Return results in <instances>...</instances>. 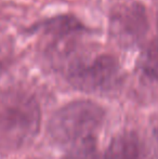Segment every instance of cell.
I'll return each mask as SVG.
<instances>
[{"instance_id":"cell-3","label":"cell","mask_w":158,"mask_h":159,"mask_svg":"<svg viewBox=\"0 0 158 159\" xmlns=\"http://www.w3.org/2000/svg\"><path fill=\"white\" fill-rule=\"evenodd\" d=\"M70 84L84 92H106L120 82V67L110 55L78 57L72 59L67 67Z\"/></svg>"},{"instance_id":"cell-1","label":"cell","mask_w":158,"mask_h":159,"mask_svg":"<svg viewBox=\"0 0 158 159\" xmlns=\"http://www.w3.org/2000/svg\"><path fill=\"white\" fill-rule=\"evenodd\" d=\"M40 107L30 94L11 90L0 94V149L13 152L29 144L38 134Z\"/></svg>"},{"instance_id":"cell-7","label":"cell","mask_w":158,"mask_h":159,"mask_svg":"<svg viewBox=\"0 0 158 159\" xmlns=\"http://www.w3.org/2000/svg\"><path fill=\"white\" fill-rule=\"evenodd\" d=\"M140 69L146 79L158 81V49H150L144 53L140 62Z\"/></svg>"},{"instance_id":"cell-2","label":"cell","mask_w":158,"mask_h":159,"mask_svg":"<svg viewBox=\"0 0 158 159\" xmlns=\"http://www.w3.org/2000/svg\"><path fill=\"white\" fill-rule=\"evenodd\" d=\"M104 111L91 101H75L60 108L49 122V133L59 144L72 145L92 138L103 121Z\"/></svg>"},{"instance_id":"cell-5","label":"cell","mask_w":158,"mask_h":159,"mask_svg":"<svg viewBox=\"0 0 158 159\" xmlns=\"http://www.w3.org/2000/svg\"><path fill=\"white\" fill-rule=\"evenodd\" d=\"M104 159H152L151 149L135 132H124L112 140Z\"/></svg>"},{"instance_id":"cell-4","label":"cell","mask_w":158,"mask_h":159,"mask_svg":"<svg viewBox=\"0 0 158 159\" xmlns=\"http://www.w3.org/2000/svg\"><path fill=\"white\" fill-rule=\"evenodd\" d=\"M148 27L145 10L140 4L121 8L113 19V30L119 40L132 43L143 37Z\"/></svg>"},{"instance_id":"cell-6","label":"cell","mask_w":158,"mask_h":159,"mask_svg":"<svg viewBox=\"0 0 158 159\" xmlns=\"http://www.w3.org/2000/svg\"><path fill=\"white\" fill-rule=\"evenodd\" d=\"M64 159H97L94 136L72 144Z\"/></svg>"}]
</instances>
